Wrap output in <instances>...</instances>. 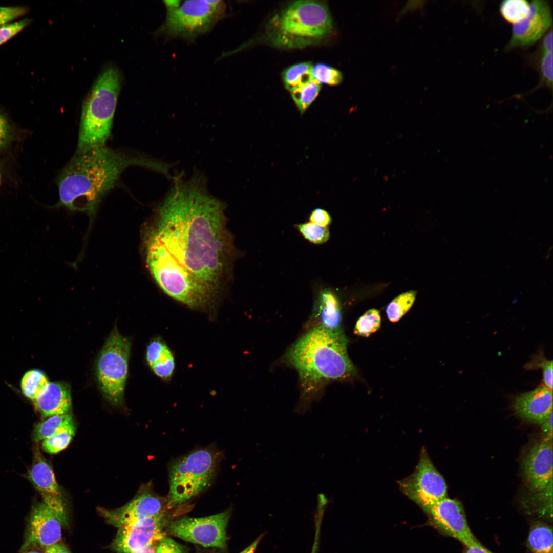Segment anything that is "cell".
Returning <instances> with one entry per match:
<instances>
[{"label":"cell","mask_w":553,"mask_h":553,"mask_svg":"<svg viewBox=\"0 0 553 553\" xmlns=\"http://www.w3.org/2000/svg\"><path fill=\"white\" fill-rule=\"evenodd\" d=\"M463 553H493L483 545L479 547H465Z\"/></svg>","instance_id":"obj_46"},{"label":"cell","mask_w":553,"mask_h":553,"mask_svg":"<svg viewBox=\"0 0 553 553\" xmlns=\"http://www.w3.org/2000/svg\"><path fill=\"white\" fill-rule=\"evenodd\" d=\"M176 363L173 353L167 346L151 368L155 374L164 381L172 378L175 369Z\"/></svg>","instance_id":"obj_31"},{"label":"cell","mask_w":553,"mask_h":553,"mask_svg":"<svg viewBox=\"0 0 553 553\" xmlns=\"http://www.w3.org/2000/svg\"><path fill=\"white\" fill-rule=\"evenodd\" d=\"M155 553H185V552L179 544L166 536L156 544Z\"/></svg>","instance_id":"obj_38"},{"label":"cell","mask_w":553,"mask_h":553,"mask_svg":"<svg viewBox=\"0 0 553 553\" xmlns=\"http://www.w3.org/2000/svg\"><path fill=\"white\" fill-rule=\"evenodd\" d=\"M173 181L152 226L177 262L217 292L233 251L225 204L209 193L200 172Z\"/></svg>","instance_id":"obj_1"},{"label":"cell","mask_w":553,"mask_h":553,"mask_svg":"<svg viewBox=\"0 0 553 553\" xmlns=\"http://www.w3.org/2000/svg\"><path fill=\"white\" fill-rule=\"evenodd\" d=\"M155 545L156 544L150 545L143 549L132 553H155Z\"/></svg>","instance_id":"obj_48"},{"label":"cell","mask_w":553,"mask_h":553,"mask_svg":"<svg viewBox=\"0 0 553 553\" xmlns=\"http://www.w3.org/2000/svg\"><path fill=\"white\" fill-rule=\"evenodd\" d=\"M315 311L314 327L332 333L343 332L340 303L332 292L325 290L321 293Z\"/></svg>","instance_id":"obj_21"},{"label":"cell","mask_w":553,"mask_h":553,"mask_svg":"<svg viewBox=\"0 0 553 553\" xmlns=\"http://www.w3.org/2000/svg\"><path fill=\"white\" fill-rule=\"evenodd\" d=\"M541 51H552V31L551 30L544 36L541 46Z\"/></svg>","instance_id":"obj_45"},{"label":"cell","mask_w":553,"mask_h":553,"mask_svg":"<svg viewBox=\"0 0 553 553\" xmlns=\"http://www.w3.org/2000/svg\"><path fill=\"white\" fill-rule=\"evenodd\" d=\"M296 228L306 240L315 244L325 243L330 237L329 230L327 227L311 222L298 224Z\"/></svg>","instance_id":"obj_32"},{"label":"cell","mask_w":553,"mask_h":553,"mask_svg":"<svg viewBox=\"0 0 553 553\" xmlns=\"http://www.w3.org/2000/svg\"><path fill=\"white\" fill-rule=\"evenodd\" d=\"M43 417L69 413L72 400L70 387L61 382H49L33 401Z\"/></svg>","instance_id":"obj_20"},{"label":"cell","mask_w":553,"mask_h":553,"mask_svg":"<svg viewBox=\"0 0 553 553\" xmlns=\"http://www.w3.org/2000/svg\"><path fill=\"white\" fill-rule=\"evenodd\" d=\"M165 18L156 34L166 38L193 41L209 32L226 14L223 1H165Z\"/></svg>","instance_id":"obj_7"},{"label":"cell","mask_w":553,"mask_h":553,"mask_svg":"<svg viewBox=\"0 0 553 553\" xmlns=\"http://www.w3.org/2000/svg\"><path fill=\"white\" fill-rule=\"evenodd\" d=\"M137 165L172 179L173 165L151 157L105 146L76 154L57 178L59 201L56 207L86 211L92 219L103 196L115 187L123 171Z\"/></svg>","instance_id":"obj_2"},{"label":"cell","mask_w":553,"mask_h":553,"mask_svg":"<svg viewBox=\"0 0 553 553\" xmlns=\"http://www.w3.org/2000/svg\"><path fill=\"white\" fill-rule=\"evenodd\" d=\"M381 325L379 311L376 309L367 311L357 321L354 333L359 336L368 337L378 331Z\"/></svg>","instance_id":"obj_30"},{"label":"cell","mask_w":553,"mask_h":553,"mask_svg":"<svg viewBox=\"0 0 553 553\" xmlns=\"http://www.w3.org/2000/svg\"><path fill=\"white\" fill-rule=\"evenodd\" d=\"M543 426V434L544 440H552V413L550 414L547 419L542 424Z\"/></svg>","instance_id":"obj_43"},{"label":"cell","mask_w":553,"mask_h":553,"mask_svg":"<svg viewBox=\"0 0 553 553\" xmlns=\"http://www.w3.org/2000/svg\"><path fill=\"white\" fill-rule=\"evenodd\" d=\"M30 20H23L0 25V45L5 43L15 36L29 23Z\"/></svg>","instance_id":"obj_35"},{"label":"cell","mask_w":553,"mask_h":553,"mask_svg":"<svg viewBox=\"0 0 553 553\" xmlns=\"http://www.w3.org/2000/svg\"><path fill=\"white\" fill-rule=\"evenodd\" d=\"M48 383L47 377L41 370L32 369L24 374L20 385L24 395L33 401Z\"/></svg>","instance_id":"obj_25"},{"label":"cell","mask_w":553,"mask_h":553,"mask_svg":"<svg viewBox=\"0 0 553 553\" xmlns=\"http://www.w3.org/2000/svg\"><path fill=\"white\" fill-rule=\"evenodd\" d=\"M402 492L426 512L432 505L446 497L447 486L443 477L422 450L414 472L399 483Z\"/></svg>","instance_id":"obj_11"},{"label":"cell","mask_w":553,"mask_h":553,"mask_svg":"<svg viewBox=\"0 0 553 553\" xmlns=\"http://www.w3.org/2000/svg\"><path fill=\"white\" fill-rule=\"evenodd\" d=\"M23 553H43V552H42L41 551H39L38 550H33V549L29 550V549H28V550L23 552Z\"/></svg>","instance_id":"obj_49"},{"label":"cell","mask_w":553,"mask_h":553,"mask_svg":"<svg viewBox=\"0 0 553 553\" xmlns=\"http://www.w3.org/2000/svg\"><path fill=\"white\" fill-rule=\"evenodd\" d=\"M332 17L326 4L298 1L289 4L268 24L267 36L278 47L301 48L316 44L332 33Z\"/></svg>","instance_id":"obj_5"},{"label":"cell","mask_w":553,"mask_h":553,"mask_svg":"<svg viewBox=\"0 0 553 553\" xmlns=\"http://www.w3.org/2000/svg\"><path fill=\"white\" fill-rule=\"evenodd\" d=\"M121 75L109 66L99 75L83 101L76 154L105 146L111 135L121 88Z\"/></svg>","instance_id":"obj_6"},{"label":"cell","mask_w":553,"mask_h":553,"mask_svg":"<svg viewBox=\"0 0 553 553\" xmlns=\"http://www.w3.org/2000/svg\"><path fill=\"white\" fill-rule=\"evenodd\" d=\"M528 369L540 368L542 370L543 379L545 386L552 389V361L547 360L541 353L535 356L531 361L526 365Z\"/></svg>","instance_id":"obj_34"},{"label":"cell","mask_w":553,"mask_h":553,"mask_svg":"<svg viewBox=\"0 0 553 553\" xmlns=\"http://www.w3.org/2000/svg\"><path fill=\"white\" fill-rule=\"evenodd\" d=\"M541 77L547 86L552 87V51H541L540 60Z\"/></svg>","instance_id":"obj_36"},{"label":"cell","mask_w":553,"mask_h":553,"mask_svg":"<svg viewBox=\"0 0 553 553\" xmlns=\"http://www.w3.org/2000/svg\"><path fill=\"white\" fill-rule=\"evenodd\" d=\"M26 477L40 493L43 502L55 512L65 523L66 508L62 491L51 466L37 446L34 450L33 462Z\"/></svg>","instance_id":"obj_16"},{"label":"cell","mask_w":553,"mask_h":553,"mask_svg":"<svg viewBox=\"0 0 553 553\" xmlns=\"http://www.w3.org/2000/svg\"><path fill=\"white\" fill-rule=\"evenodd\" d=\"M347 343L344 332L332 333L313 327L289 348L285 360L297 371L302 388L296 412H306L321 389L329 382L355 375Z\"/></svg>","instance_id":"obj_3"},{"label":"cell","mask_w":553,"mask_h":553,"mask_svg":"<svg viewBox=\"0 0 553 553\" xmlns=\"http://www.w3.org/2000/svg\"><path fill=\"white\" fill-rule=\"evenodd\" d=\"M62 523L60 517L45 503L36 504L30 515L21 551L36 547L45 549L60 542Z\"/></svg>","instance_id":"obj_15"},{"label":"cell","mask_w":553,"mask_h":553,"mask_svg":"<svg viewBox=\"0 0 553 553\" xmlns=\"http://www.w3.org/2000/svg\"><path fill=\"white\" fill-rule=\"evenodd\" d=\"M165 510L135 523L118 528L112 543L118 553H132L156 544L166 536Z\"/></svg>","instance_id":"obj_13"},{"label":"cell","mask_w":553,"mask_h":553,"mask_svg":"<svg viewBox=\"0 0 553 553\" xmlns=\"http://www.w3.org/2000/svg\"><path fill=\"white\" fill-rule=\"evenodd\" d=\"M312 68L310 62H305L287 68L283 73L286 88L291 92L312 80Z\"/></svg>","instance_id":"obj_23"},{"label":"cell","mask_w":553,"mask_h":553,"mask_svg":"<svg viewBox=\"0 0 553 553\" xmlns=\"http://www.w3.org/2000/svg\"><path fill=\"white\" fill-rule=\"evenodd\" d=\"M309 220L310 222L318 225L327 227L331 223L332 219L330 215L325 209L316 208L311 212Z\"/></svg>","instance_id":"obj_42"},{"label":"cell","mask_w":553,"mask_h":553,"mask_svg":"<svg viewBox=\"0 0 553 553\" xmlns=\"http://www.w3.org/2000/svg\"><path fill=\"white\" fill-rule=\"evenodd\" d=\"M167 346V344L160 338H155L148 344L146 358L150 367L155 364Z\"/></svg>","instance_id":"obj_37"},{"label":"cell","mask_w":553,"mask_h":553,"mask_svg":"<svg viewBox=\"0 0 553 553\" xmlns=\"http://www.w3.org/2000/svg\"><path fill=\"white\" fill-rule=\"evenodd\" d=\"M143 245L147 269L166 294L193 309L207 310L212 307L217 292L177 262L152 226L144 233Z\"/></svg>","instance_id":"obj_4"},{"label":"cell","mask_w":553,"mask_h":553,"mask_svg":"<svg viewBox=\"0 0 553 553\" xmlns=\"http://www.w3.org/2000/svg\"><path fill=\"white\" fill-rule=\"evenodd\" d=\"M530 4L525 0H506L500 5L503 18L513 25L520 23L529 15Z\"/></svg>","instance_id":"obj_26"},{"label":"cell","mask_w":553,"mask_h":553,"mask_svg":"<svg viewBox=\"0 0 553 553\" xmlns=\"http://www.w3.org/2000/svg\"><path fill=\"white\" fill-rule=\"evenodd\" d=\"M229 516V511H226L204 517H184L169 522L166 530L169 535L187 542L225 549Z\"/></svg>","instance_id":"obj_10"},{"label":"cell","mask_w":553,"mask_h":553,"mask_svg":"<svg viewBox=\"0 0 553 553\" xmlns=\"http://www.w3.org/2000/svg\"><path fill=\"white\" fill-rule=\"evenodd\" d=\"M25 12L26 9L22 7H0V25L17 18Z\"/></svg>","instance_id":"obj_39"},{"label":"cell","mask_w":553,"mask_h":553,"mask_svg":"<svg viewBox=\"0 0 553 553\" xmlns=\"http://www.w3.org/2000/svg\"><path fill=\"white\" fill-rule=\"evenodd\" d=\"M326 504L323 502H318L315 514V531L313 544L311 553H317L319 548L320 530L322 521Z\"/></svg>","instance_id":"obj_40"},{"label":"cell","mask_w":553,"mask_h":553,"mask_svg":"<svg viewBox=\"0 0 553 553\" xmlns=\"http://www.w3.org/2000/svg\"><path fill=\"white\" fill-rule=\"evenodd\" d=\"M76 431L75 423L42 441L41 449L50 454H57L70 444Z\"/></svg>","instance_id":"obj_29"},{"label":"cell","mask_w":553,"mask_h":553,"mask_svg":"<svg viewBox=\"0 0 553 553\" xmlns=\"http://www.w3.org/2000/svg\"><path fill=\"white\" fill-rule=\"evenodd\" d=\"M74 423L70 413L48 417L45 421L34 426L32 433L33 440L35 442L42 441Z\"/></svg>","instance_id":"obj_22"},{"label":"cell","mask_w":553,"mask_h":553,"mask_svg":"<svg viewBox=\"0 0 553 553\" xmlns=\"http://www.w3.org/2000/svg\"><path fill=\"white\" fill-rule=\"evenodd\" d=\"M416 291L404 292L392 300L387 305L386 312L388 320L392 322L399 321L410 310L415 300Z\"/></svg>","instance_id":"obj_28"},{"label":"cell","mask_w":553,"mask_h":553,"mask_svg":"<svg viewBox=\"0 0 553 553\" xmlns=\"http://www.w3.org/2000/svg\"><path fill=\"white\" fill-rule=\"evenodd\" d=\"M130 350V341L115 328L98 356L96 373L99 386L114 405H121L123 400Z\"/></svg>","instance_id":"obj_9"},{"label":"cell","mask_w":553,"mask_h":553,"mask_svg":"<svg viewBox=\"0 0 553 553\" xmlns=\"http://www.w3.org/2000/svg\"><path fill=\"white\" fill-rule=\"evenodd\" d=\"M44 553H71L60 542L49 546L45 549Z\"/></svg>","instance_id":"obj_44"},{"label":"cell","mask_w":553,"mask_h":553,"mask_svg":"<svg viewBox=\"0 0 553 553\" xmlns=\"http://www.w3.org/2000/svg\"><path fill=\"white\" fill-rule=\"evenodd\" d=\"M0 184H1V176H0Z\"/></svg>","instance_id":"obj_50"},{"label":"cell","mask_w":553,"mask_h":553,"mask_svg":"<svg viewBox=\"0 0 553 553\" xmlns=\"http://www.w3.org/2000/svg\"><path fill=\"white\" fill-rule=\"evenodd\" d=\"M513 405L519 417L542 424L552 413V390L545 386H539L516 396Z\"/></svg>","instance_id":"obj_19"},{"label":"cell","mask_w":553,"mask_h":553,"mask_svg":"<svg viewBox=\"0 0 553 553\" xmlns=\"http://www.w3.org/2000/svg\"><path fill=\"white\" fill-rule=\"evenodd\" d=\"M552 531L548 525L539 523L530 529L528 547L532 553H552Z\"/></svg>","instance_id":"obj_24"},{"label":"cell","mask_w":553,"mask_h":553,"mask_svg":"<svg viewBox=\"0 0 553 553\" xmlns=\"http://www.w3.org/2000/svg\"><path fill=\"white\" fill-rule=\"evenodd\" d=\"M313 79L320 83H324L330 86L339 84L343 80L341 71L323 63H318L312 68Z\"/></svg>","instance_id":"obj_33"},{"label":"cell","mask_w":553,"mask_h":553,"mask_svg":"<svg viewBox=\"0 0 553 553\" xmlns=\"http://www.w3.org/2000/svg\"><path fill=\"white\" fill-rule=\"evenodd\" d=\"M11 138V127L7 119L0 112V149L6 146Z\"/></svg>","instance_id":"obj_41"},{"label":"cell","mask_w":553,"mask_h":553,"mask_svg":"<svg viewBox=\"0 0 553 553\" xmlns=\"http://www.w3.org/2000/svg\"><path fill=\"white\" fill-rule=\"evenodd\" d=\"M530 4V11L527 17L513 25L508 44L510 48L531 45L544 35L551 24V10L546 2L537 0Z\"/></svg>","instance_id":"obj_18"},{"label":"cell","mask_w":553,"mask_h":553,"mask_svg":"<svg viewBox=\"0 0 553 553\" xmlns=\"http://www.w3.org/2000/svg\"><path fill=\"white\" fill-rule=\"evenodd\" d=\"M263 535L258 537L250 545L240 553H254Z\"/></svg>","instance_id":"obj_47"},{"label":"cell","mask_w":553,"mask_h":553,"mask_svg":"<svg viewBox=\"0 0 553 553\" xmlns=\"http://www.w3.org/2000/svg\"><path fill=\"white\" fill-rule=\"evenodd\" d=\"M424 512L433 527L456 539L465 547L482 545L471 531L463 508L458 501L446 497Z\"/></svg>","instance_id":"obj_12"},{"label":"cell","mask_w":553,"mask_h":553,"mask_svg":"<svg viewBox=\"0 0 553 553\" xmlns=\"http://www.w3.org/2000/svg\"><path fill=\"white\" fill-rule=\"evenodd\" d=\"M166 503V500L157 496L147 485L122 507L115 509L98 508V511L108 523L119 528L164 511Z\"/></svg>","instance_id":"obj_14"},{"label":"cell","mask_w":553,"mask_h":553,"mask_svg":"<svg viewBox=\"0 0 553 553\" xmlns=\"http://www.w3.org/2000/svg\"><path fill=\"white\" fill-rule=\"evenodd\" d=\"M218 459L213 450L201 448L175 460L169 467L166 508L180 505L206 488L215 475Z\"/></svg>","instance_id":"obj_8"},{"label":"cell","mask_w":553,"mask_h":553,"mask_svg":"<svg viewBox=\"0 0 553 553\" xmlns=\"http://www.w3.org/2000/svg\"><path fill=\"white\" fill-rule=\"evenodd\" d=\"M552 440L542 439L529 450L523 469L530 490L540 492L552 483Z\"/></svg>","instance_id":"obj_17"},{"label":"cell","mask_w":553,"mask_h":553,"mask_svg":"<svg viewBox=\"0 0 553 553\" xmlns=\"http://www.w3.org/2000/svg\"><path fill=\"white\" fill-rule=\"evenodd\" d=\"M321 88V83L313 79L308 83L291 91V96L301 114L314 101Z\"/></svg>","instance_id":"obj_27"}]
</instances>
